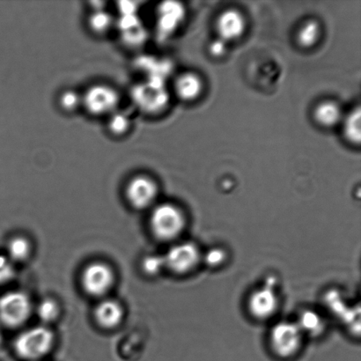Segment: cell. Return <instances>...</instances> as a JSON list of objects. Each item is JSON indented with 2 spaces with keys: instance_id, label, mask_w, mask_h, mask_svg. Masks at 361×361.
I'll return each instance as SVG.
<instances>
[{
  "instance_id": "1",
  "label": "cell",
  "mask_w": 361,
  "mask_h": 361,
  "mask_svg": "<svg viewBox=\"0 0 361 361\" xmlns=\"http://www.w3.org/2000/svg\"><path fill=\"white\" fill-rule=\"evenodd\" d=\"M186 226V218L178 207L171 203L154 205L150 215V228L160 240L178 238Z\"/></svg>"
},
{
  "instance_id": "2",
  "label": "cell",
  "mask_w": 361,
  "mask_h": 361,
  "mask_svg": "<svg viewBox=\"0 0 361 361\" xmlns=\"http://www.w3.org/2000/svg\"><path fill=\"white\" fill-rule=\"evenodd\" d=\"M55 336L45 326H37L21 332L14 341L13 348L20 359L35 361L44 358L51 351Z\"/></svg>"
},
{
  "instance_id": "3",
  "label": "cell",
  "mask_w": 361,
  "mask_h": 361,
  "mask_svg": "<svg viewBox=\"0 0 361 361\" xmlns=\"http://www.w3.org/2000/svg\"><path fill=\"white\" fill-rule=\"evenodd\" d=\"M82 94V109L94 118H105L118 111L121 95L115 87L107 83H95Z\"/></svg>"
},
{
  "instance_id": "4",
  "label": "cell",
  "mask_w": 361,
  "mask_h": 361,
  "mask_svg": "<svg viewBox=\"0 0 361 361\" xmlns=\"http://www.w3.org/2000/svg\"><path fill=\"white\" fill-rule=\"evenodd\" d=\"M33 306L30 296L12 291L0 297V323L8 328L20 327L30 319Z\"/></svg>"
},
{
  "instance_id": "5",
  "label": "cell",
  "mask_w": 361,
  "mask_h": 361,
  "mask_svg": "<svg viewBox=\"0 0 361 361\" xmlns=\"http://www.w3.org/2000/svg\"><path fill=\"white\" fill-rule=\"evenodd\" d=\"M159 195V185L147 174L133 176L127 182L125 196L128 204L136 210H146L154 207Z\"/></svg>"
},
{
  "instance_id": "6",
  "label": "cell",
  "mask_w": 361,
  "mask_h": 361,
  "mask_svg": "<svg viewBox=\"0 0 361 361\" xmlns=\"http://www.w3.org/2000/svg\"><path fill=\"white\" fill-rule=\"evenodd\" d=\"M303 334L299 325L291 322H281L271 329L270 344L274 352L281 358H290L299 352Z\"/></svg>"
},
{
  "instance_id": "7",
  "label": "cell",
  "mask_w": 361,
  "mask_h": 361,
  "mask_svg": "<svg viewBox=\"0 0 361 361\" xmlns=\"http://www.w3.org/2000/svg\"><path fill=\"white\" fill-rule=\"evenodd\" d=\"M115 278L111 267L102 262H94L85 267L80 281L87 295L99 298L111 291L115 284Z\"/></svg>"
},
{
  "instance_id": "8",
  "label": "cell",
  "mask_w": 361,
  "mask_h": 361,
  "mask_svg": "<svg viewBox=\"0 0 361 361\" xmlns=\"http://www.w3.org/2000/svg\"><path fill=\"white\" fill-rule=\"evenodd\" d=\"M165 267L176 274H186L192 271L200 264L201 254L193 243L176 244L169 250L164 257Z\"/></svg>"
},
{
  "instance_id": "9",
  "label": "cell",
  "mask_w": 361,
  "mask_h": 361,
  "mask_svg": "<svg viewBox=\"0 0 361 361\" xmlns=\"http://www.w3.org/2000/svg\"><path fill=\"white\" fill-rule=\"evenodd\" d=\"M246 30V20L239 11L228 9L219 14L216 20V30L219 39L226 42L237 40Z\"/></svg>"
},
{
  "instance_id": "10",
  "label": "cell",
  "mask_w": 361,
  "mask_h": 361,
  "mask_svg": "<svg viewBox=\"0 0 361 361\" xmlns=\"http://www.w3.org/2000/svg\"><path fill=\"white\" fill-rule=\"evenodd\" d=\"M134 104L141 111L153 114L159 108L164 104V93L161 90V86L154 83H141L134 87L133 92Z\"/></svg>"
},
{
  "instance_id": "11",
  "label": "cell",
  "mask_w": 361,
  "mask_h": 361,
  "mask_svg": "<svg viewBox=\"0 0 361 361\" xmlns=\"http://www.w3.org/2000/svg\"><path fill=\"white\" fill-rule=\"evenodd\" d=\"M278 296L271 288H263L252 293L249 299V310L257 319H267L278 310Z\"/></svg>"
},
{
  "instance_id": "12",
  "label": "cell",
  "mask_w": 361,
  "mask_h": 361,
  "mask_svg": "<svg viewBox=\"0 0 361 361\" xmlns=\"http://www.w3.org/2000/svg\"><path fill=\"white\" fill-rule=\"evenodd\" d=\"M183 16L184 9L179 3H161L157 11V30L161 37L166 38L174 33Z\"/></svg>"
},
{
  "instance_id": "13",
  "label": "cell",
  "mask_w": 361,
  "mask_h": 361,
  "mask_svg": "<svg viewBox=\"0 0 361 361\" xmlns=\"http://www.w3.org/2000/svg\"><path fill=\"white\" fill-rule=\"evenodd\" d=\"M94 314L99 326L105 330H113L122 324L125 310L116 300H104L95 307Z\"/></svg>"
},
{
  "instance_id": "14",
  "label": "cell",
  "mask_w": 361,
  "mask_h": 361,
  "mask_svg": "<svg viewBox=\"0 0 361 361\" xmlns=\"http://www.w3.org/2000/svg\"><path fill=\"white\" fill-rule=\"evenodd\" d=\"M203 87V82L197 74L186 73L180 74L176 80L174 90L180 100L191 102L200 97Z\"/></svg>"
},
{
  "instance_id": "15",
  "label": "cell",
  "mask_w": 361,
  "mask_h": 361,
  "mask_svg": "<svg viewBox=\"0 0 361 361\" xmlns=\"http://www.w3.org/2000/svg\"><path fill=\"white\" fill-rule=\"evenodd\" d=\"M116 20L106 8L92 10L87 18V27L94 37H102L114 30Z\"/></svg>"
},
{
  "instance_id": "16",
  "label": "cell",
  "mask_w": 361,
  "mask_h": 361,
  "mask_svg": "<svg viewBox=\"0 0 361 361\" xmlns=\"http://www.w3.org/2000/svg\"><path fill=\"white\" fill-rule=\"evenodd\" d=\"M314 118L318 125L331 128L342 121V111L335 102L324 101L314 109Z\"/></svg>"
},
{
  "instance_id": "17",
  "label": "cell",
  "mask_w": 361,
  "mask_h": 361,
  "mask_svg": "<svg viewBox=\"0 0 361 361\" xmlns=\"http://www.w3.org/2000/svg\"><path fill=\"white\" fill-rule=\"evenodd\" d=\"M133 119L128 113L118 109L108 116L106 128L108 133L115 137H123L128 135L133 129Z\"/></svg>"
},
{
  "instance_id": "18",
  "label": "cell",
  "mask_w": 361,
  "mask_h": 361,
  "mask_svg": "<svg viewBox=\"0 0 361 361\" xmlns=\"http://www.w3.org/2000/svg\"><path fill=\"white\" fill-rule=\"evenodd\" d=\"M343 134L348 142L359 145L361 140V112L360 107L353 109L343 118Z\"/></svg>"
},
{
  "instance_id": "19",
  "label": "cell",
  "mask_w": 361,
  "mask_h": 361,
  "mask_svg": "<svg viewBox=\"0 0 361 361\" xmlns=\"http://www.w3.org/2000/svg\"><path fill=\"white\" fill-rule=\"evenodd\" d=\"M32 247L28 240L23 236L13 237L7 246V257L13 263H21L28 259L31 254Z\"/></svg>"
},
{
  "instance_id": "20",
  "label": "cell",
  "mask_w": 361,
  "mask_h": 361,
  "mask_svg": "<svg viewBox=\"0 0 361 361\" xmlns=\"http://www.w3.org/2000/svg\"><path fill=\"white\" fill-rule=\"evenodd\" d=\"M321 35V27L317 20H310L304 23L297 33V42L303 48H311L317 44Z\"/></svg>"
},
{
  "instance_id": "21",
  "label": "cell",
  "mask_w": 361,
  "mask_h": 361,
  "mask_svg": "<svg viewBox=\"0 0 361 361\" xmlns=\"http://www.w3.org/2000/svg\"><path fill=\"white\" fill-rule=\"evenodd\" d=\"M59 107L66 114H74L82 109V94L73 88H66L59 95Z\"/></svg>"
},
{
  "instance_id": "22",
  "label": "cell",
  "mask_w": 361,
  "mask_h": 361,
  "mask_svg": "<svg viewBox=\"0 0 361 361\" xmlns=\"http://www.w3.org/2000/svg\"><path fill=\"white\" fill-rule=\"evenodd\" d=\"M37 314L42 322L44 324H51L59 317V304L53 299L42 300L38 304Z\"/></svg>"
},
{
  "instance_id": "23",
  "label": "cell",
  "mask_w": 361,
  "mask_h": 361,
  "mask_svg": "<svg viewBox=\"0 0 361 361\" xmlns=\"http://www.w3.org/2000/svg\"><path fill=\"white\" fill-rule=\"evenodd\" d=\"M299 325L302 334L307 332L310 334H318L319 331H323L324 323L320 316L313 311H306L300 317Z\"/></svg>"
},
{
  "instance_id": "24",
  "label": "cell",
  "mask_w": 361,
  "mask_h": 361,
  "mask_svg": "<svg viewBox=\"0 0 361 361\" xmlns=\"http://www.w3.org/2000/svg\"><path fill=\"white\" fill-rule=\"evenodd\" d=\"M165 267L164 257L147 256L142 261V269L147 275L154 276L159 274Z\"/></svg>"
},
{
  "instance_id": "25",
  "label": "cell",
  "mask_w": 361,
  "mask_h": 361,
  "mask_svg": "<svg viewBox=\"0 0 361 361\" xmlns=\"http://www.w3.org/2000/svg\"><path fill=\"white\" fill-rule=\"evenodd\" d=\"M16 275L13 263L8 257L0 255V286L10 282Z\"/></svg>"
},
{
  "instance_id": "26",
  "label": "cell",
  "mask_w": 361,
  "mask_h": 361,
  "mask_svg": "<svg viewBox=\"0 0 361 361\" xmlns=\"http://www.w3.org/2000/svg\"><path fill=\"white\" fill-rule=\"evenodd\" d=\"M209 51H210L212 56H222L226 51V42L221 40V39H217V40L212 42Z\"/></svg>"
},
{
  "instance_id": "27",
  "label": "cell",
  "mask_w": 361,
  "mask_h": 361,
  "mask_svg": "<svg viewBox=\"0 0 361 361\" xmlns=\"http://www.w3.org/2000/svg\"><path fill=\"white\" fill-rule=\"evenodd\" d=\"M224 257L225 255L221 250H212L207 254V261L209 264L215 267V265L221 264V262L224 260Z\"/></svg>"
}]
</instances>
